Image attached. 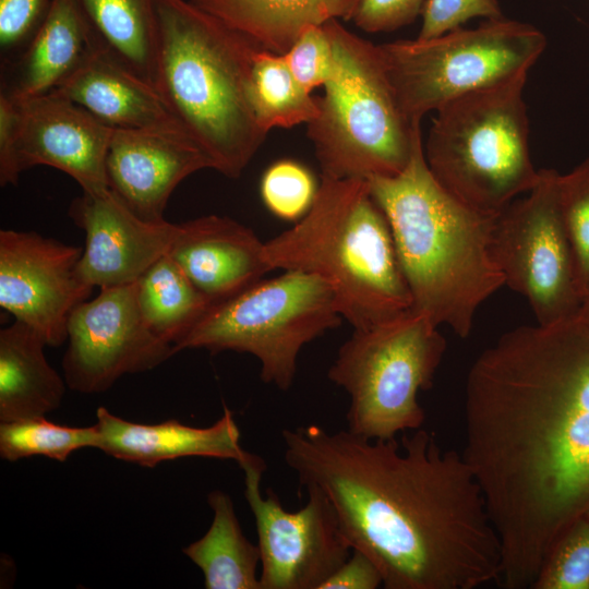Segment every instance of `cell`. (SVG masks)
I'll list each match as a JSON object with an SVG mask.
<instances>
[{
  "label": "cell",
  "instance_id": "obj_37",
  "mask_svg": "<svg viewBox=\"0 0 589 589\" xmlns=\"http://www.w3.org/2000/svg\"><path fill=\"white\" fill-rule=\"evenodd\" d=\"M380 586H383V577L375 563L363 552L353 549L320 589H376Z\"/></svg>",
  "mask_w": 589,
  "mask_h": 589
},
{
  "label": "cell",
  "instance_id": "obj_32",
  "mask_svg": "<svg viewBox=\"0 0 589 589\" xmlns=\"http://www.w3.org/2000/svg\"><path fill=\"white\" fill-rule=\"evenodd\" d=\"M284 57L294 77L311 93L325 87L338 72V60L324 24L308 27Z\"/></svg>",
  "mask_w": 589,
  "mask_h": 589
},
{
  "label": "cell",
  "instance_id": "obj_29",
  "mask_svg": "<svg viewBox=\"0 0 589 589\" xmlns=\"http://www.w3.org/2000/svg\"><path fill=\"white\" fill-rule=\"evenodd\" d=\"M530 589H589V513L553 542Z\"/></svg>",
  "mask_w": 589,
  "mask_h": 589
},
{
  "label": "cell",
  "instance_id": "obj_7",
  "mask_svg": "<svg viewBox=\"0 0 589 589\" xmlns=\"http://www.w3.org/2000/svg\"><path fill=\"white\" fill-rule=\"evenodd\" d=\"M528 74L457 97L436 110L423 152L437 182L466 205L500 214L537 183L524 99Z\"/></svg>",
  "mask_w": 589,
  "mask_h": 589
},
{
  "label": "cell",
  "instance_id": "obj_18",
  "mask_svg": "<svg viewBox=\"0 0 589 589\" xmlns=\"http://www.w3.org/2000/svg\"><path fill=\"white\" fill-rule=\"evenodd\" d=\"M177 225L167 254L213 303L273 271L265 259V242L230 217L206 215Z\"/></svg>",
  "mask_w": 589,
  "mask_h": 589
},
{
  "label": "cell",
  "instance_id": "obj_10",
  "mask_svg": "<svg viewBox=\"0 0 589 589\" xmlns=\"http://www.w3.org/2000/svg\"><path fill=\"white\" fill-rule=\"evenodd\" d=\"M545 46L534 26L502 17L380 49L399 107L414 124L457 97L528 74Z\"/></svg>",
  "mask_w": 589,
  "mask_h": 589
},
{
  "label": "cell",
  "instance_id": "obj_6",
  "mask_svg": "<svg viewBox=\"0 0 589 589\" xmlns=\"http://www.w3.org/2000/svg\"><path fill=\"white\" fill-rule=\"evenodd\" d=\"M338 60L336 77L317 98L308 123L322 177H392L409 163L420 123L402 113L380 45L347 29L338 19L324 23Z\"/></svg>",
  "mask_w": 589,
  "mask_h": 589
},
{
  "label": "cell",
  "instance_id": "obj_19",
  "mask_svg": "<svg viewBox=\"0 0 589 589\" xmlns=\"http://www.w3.org/2000/svg\"><path fill=\"white\" fill-rule=\"evenodd\" d=\"M97 447L117 459L153 468L182 457L232 459L240 464L248 456L240 444V430L226 406L211 426L196 428L171 419L160 423H137L111 413L96 411Z\"/></svg>",
  "mask_w": 589,
  "mask_h": 589
},
{
  "label": "cell",
  "instance_id": "obj_38",
  "mask_svg": "<svg viewBox=\"0 0 589 589\" xmlns=\"http://www.w3.org/2000/svg\"><path fill=\"white\" fill-rule=\"evenodd\" d=\"M575 320L589 327V291L582 298L580 309Z\"/></svg>",
  "mask_w": 589,
  "mask_h": 589
},
{
  "label": "cell",
  "instance_id": "obj_20",
  "mask_svg": "<svg viewBox=\"0 0 589 589\" xmlns=\"http://www.w3.org/2000/svg\"><path fill=\"white\" fill-rule=\"evenodd\" d=\"M99 50L79 0H52L25 48L2 63L0 93L21 101L53 92Z\"/></svg>",
  "mask_w": 589,
  "mask_h": 589
},
{
  "label": "cell",
  "instance_id": "obj_23",
  "mask_svg": "<svg viewBox=\"0 0 589 589\" xmlns=\"http://www.w3.org/2000/svg\"><path fill=\"white\" fill-rule=\"evenodd\" d=\"M260 49L285 55L310 26L349 19L356 0H190Z\"/></svg>",
  "mask_w": 589,
  "mask_h": 589
},
{
  "label": "cell",
  "instance_id": "obj_24",
  "mask_svg": "<svg viewBox=\"0 0 589 589\" xmlns=\"http://www.w3.org/2000/svg\"><path fill=\"white\" fill-rule=\"evenodd\" d=\"M207 503L213 510L208 530L182 552L202 570L207 589H261L260 549L244 536L231 497L213 490Z\"/></svg>",
  "mask_w": 589,
  "mask_h": 589
},
{
  "label": "cell",
  "instance_id": "obj_21",
  "mask_svg": "<svg viewBox=\"0 0 589 589\" xmlns=\"http://www.w3.org/2000/svg\"><path fill=\"white\" fill-rule=\"evenodd\" d=\"M53 92L112 128L187 134L153 84L101 50Z\"/></svg>",
  "mask_w": 589,
  "mask_h": 589
},
{
  "label": "cell",
  "instance_id": "obj_30",
  "mask_svg": "<svg viewBox=\"0 0 589 589\" xmlns=\"http://www.w3.org/2000/svg\"><path fill=\"white\" fill-rule=\"evenodd\" d=\"M560 208L572 245L578 285L589 291V158L558 176Z\"/></svg>",
  "mask_w": 589,
  "mask_h": 589
},
{
  "label": "cell",
  "instance_id": "obj_31",
  "mask_svg": "<svg viewBox=\"0 0 589 589\" xmlns=\"http://www.w3.org/2000/svg\"><path fill=\"white\" fill-rule=\"evenodd\" d=\"M317 188L310 171L293 160L274 163L264 172L261 195L275 216L286 220L301 219L311 208Z\"/></svg>",
  "mask_w": 589,
  "mask_h": 589
},
{
  "label": "cell",
  "instance_id": "obj_14",
  "mask_svg": "<svg viewBox=\"0 0 589 589\" xmlns=\"http://www.w3.org/2000/svg\"><path fill=\"white\" fill-rule=\"evenodd\" d=\"M82 252L34 231H0V306L47 346L68 339L72 311L93 291L77 274Z\"/></svg>",
  "mask_w": 589,
  "mask_h": 589
},
{
  "label": "cell",
  "instance_id": "obj_28",
  "mask_svg": "<svg viewBox=\"0 0 589 589\" xmlns=\"http://www.w3.org/2000/svg\"><path fill=\"white\" fill-rule=\"evenodd\" d=\"M98 438L95 424L68 426L45 417L5 421L0 424V456L11 462L33 456L63 462L79 449L96 448Z\"/></svg>",
  "mask_w": 589,
  "mask_h": 589
},
{
  "label": "cell",
  "instance_id": "obj_5",
  "mask_svg": "<svg viewBox=\"0 0 589 589\" xmlns=\"http://www.w3.org/2000/svg\"><path fill=\"white\" fill-rule=\"evenodd\" d=\"M264 254L272 269L301 271L326 281L353 329L412 309L388 220L368 180L322 177L309 212L265 242Z\"/></svg>",
  "mask_w": 589,
  "mask_h": 589
},
{
  "label": "cell",
  "instance_id": "obj_35",
  "mask_svg": "<svg viewBox=\"0 0 589 589\" xmlns=\"http://www.w3.org/2000/svg\"><path fill=\"white\" fill-rule=\"evenodd\" d=\"M426 0H356L348 20L366 33L392 32L411 23Z\"/></svg>",
  "mask_w": 589,
  "mask_h": 589
},
{
  "label": "cell",
  "instance_id": "obj_13",
  "mask_svg": "<svg viewBox=\"0 0 589 589\" xmlns=\"http://www.w3.org/2000/svg\"><path fill=\"white\" fill-rule=\"evenodd\" d=\"M67 340L63 377L83 394L104 393L121 376L149 371L175 354L145 323L134 283L100 288L80 303L69 317Z\"/></svg>",
  "mask_w": 589,
  "mask_h": 589
},
{
  "label": "cell",
  "instance_id": "obj_2",
  "mask_svg": "<svg viewBox=\"0 0 589 589\" xmlns=\"http://www.w3.org/2000/svg\"><path fill=\"white\" fill-rule=\"evenodd\" d=\"M285 461L330 502L352 550L386 589H474L498 582L502 546L483 492L461 453L417 429L398 442L283 431Z\"/></svg>",
  "mask_w": 589,
  "mask_h": 589
},
{
  "label": "cell",
  "instance_id": "obj_9",
  "mask_svg": "<svg viewBox=\"0 0 589 589\" xmlns=\"http://www.w3.org/2000/svg\"><path fill=\"white\" fill-rule=\"evenodd\" d=\"M446 340L428 315L409 310L368 328L353 329L327 377L350 397L348 431L388 440L425 420L418 401L432 386Z\"/></svg>",
  "mask_w": 589,
  "mask_h": 589
},
{
  "label": "cell",
  "instance_id": "obj_33",
  "mask_svg": "<svg viewBox=\"0 0 589 589\" xmlns=\"http://www.w3.org/2000/svg\"><path fill=\"white\" fill-rule=\"evenodd\" d=\"M52 0H0V51L2 63L15 58L28 44Z\"/></svg>",
  "mask_w": 589,
  "mask_h": 589
},
{
  "label": "cell",
  "instance_id": "obj_12",
  "mask_svg": "<svg viewBox=\"0 0 589 589\" xmlns=\"http://www.w3.org/2000/svg\"><path fill=\"white\" fill-rule=\"evenodd\" d=\"M239 466L255 519L261 589H320L352 551L330 502L310 484L305 505L288 512L272 490L262 495L266 465L260 456L249 453Z\"/></svg>",
  "mask_w": 589,
  "mask_h": 589
},
{
  "label": "cell",
  "instance_id": "obj_15",
  "mask_svg": "<svg viewBox=\"0 0 589 589\" xmlns=\"http://www.w3.org/2000/svg\"><path fill=\"white\" fill-rule=\"evenodd\" d=\"M68 213L85 232L77 274L91 288L135 283L168 252L178 227L167 220L140 218L109 189L83 192L72 201Z\"/></svg>",
  "mask_w": 589,
  "mask_h": 589
},
{
  "label": "cell",
  "instance_id": "obj_11",
  "mask_svg": "<svg viewBox=\"0 0 589 589\" xmlns=\"http://www.w3.org/2000/svg\"><path fill=\"white\" fill-rule=\"evenodd\" d=\"M560 173L539 170L536 185L497 216L494 255L505 284L525 296L538 324L575 320L582 302L575 259L563 221Z\"/></svg>",
  "mask_w": 589,
  "mask_h": 589
},
{
  "label": "cell",
  "instance_id": "obj_34",
  "mask_svg": "<svg viewBox=\"0 0 589 589\" xmlns=\"http://www.w3.org/2000/svg\"><path fill=\"white\" fill-rule=\"evenodd\" d=\"M418 39H431L460 28L473 17L502 19L497 0H426Z\"/></svg>",
  "mask_w": 589,
  "mask_h": 589
},
{
  "label": "cell",
  "instance_id": "obj_1",
  "mask_svg": "<svg viewBox=\"0 0 589 589\" xmlns=\"http://www.w3.org/2000/svg\"><path fill=\"white\" fill-rule=\"evenodd\" d=\"M461 452L502 546L497 585L531 588L557 537L589 513V327L520 326L472 363Z\"/></svg>",
  "mask_w": 589,
  "mask_h": 589
},
{
  "label": "cell",
  "instance_id": "obj_22",
  "mask_svg": "<svg viewBox=\"0 0 589 589\" xmlns=\"http://www.w3.org/2000/svg\"><path fill=\"white\" fill-rule=\"evenodd\" d=\"M43 337L14 320L0 330V421L46 417L57 410L68 386L48 363Z\"/></svg>",
  "mask_w": 589,
  "mask_h": 589
},
{
  "label": "cell",
  "instance_id": "obj_25",
  "mask_svg": "<svg viewBox=\"0 0 589 589\" xmlns=\"http://www.w3.org/2000/svg\"><path fill=\"white\" fill-rule=\"evenodd\" d=\"M79 2L100 50L154 85L158 40L156 0Z\"/></svg>",
  "mask_w": 589,
  "mask_h": 589
},
{
  "label": "cell",
  "instance_id": "obj_26",
  "mask_svg": "<svg viewBox=\"0 0 589 589\" xmlns=\"http://www.w3.org/2000/svg\"><path fill=\"white\" fill-rule=\"evenodd\" d=\"M134 284L145 323L172 349L213 304L167 253Z\"/></svg>",
  "mask_w": 589,
  "mask_h": 589
},
{
  "label": "cell",
  "instance_id": "obj_3",
  "mask_svg": "<svg viewBox=\"0 0 589 589\" xmlns=\"http://www.w3.org/2000/svg\"><path fill=\"white\" fill-rule=\"evenodd\" d=\"M368 183L388 220L412 310L466 338L479 305L505 285L493 248L498 214L466 205L437 182L421 131L400 173Z\"/></svg>",
  "mask_w": 589,
  "mask_h": 589
},
{
  "label": "cell",
  "instance_id": "obj_16",
  "mask_svg": "<svg viewBox=\"0 0 589 589\" xmlns=\"http://www.w3.org/2000/svg\"><path fill=\"white\" fill-rule=\"evenodd\" d=\"M17 106L20 172L44 165L69 175L83 192L109 189L105 163L112 127L56 92L17 101Z\"/></svg>",
  "mask_w": 589,
  "mask_h": 589
},
{
  "label": "cell",
  "instance_id": "obj_17",
  "mask_svg": "<svg viewBox=\"0 0 589 589\" xmlns=\"http://www.w3.org/2000/svg\"><path fill=\"white\" fill-rule=\"evenodd\" d=\"M108 188L136 216L165 220L177 185L190 175L212 169L205 153L184 133L113 128L106 155Z\"/></svg>",
  "mask_w": 589,
  "mask_h": 589
},
{
  "label": "cell",
  "instance_id": "obj_4",
  "mask_svg": "<svg viewBox=\"0 0 589 589\" xmlns=\"http://www.w3.org/2000/svg\"><path fill=\"white\" fill-rule=\"evenodd\" d=\"M156 12L154 85L212 169L237 179L267 135L249 99L260 48L190 0H156Z\"/></svg>",
  "mask_w": 589,
  "mask_h": 589
},
{
  "label": "cell",
  "instance_id": "obj_8",
  "mask_svg": "<svg viewBox=\"0 0 589 589\" xmlns=\"http://www.w3.org/2000/svg\"><path fill=\"white\" fill-rule=\"evenodd\" d=\"M341 313L329 285L314 274L285 271L261 279L240 292L213 303L173 346L226 350L254 356L261 378L288 390L297 373L301 349L340 325Z\"/></svg>",
  "mask_w": 589,
  "mask_h": 589
},
{
  "label": "cell",
  "instance_id": "obj_27",
  "mask_svg": "<svg viewBox=\"0 0 589 589\" xmlns=\"http://www.w3.org/2000/svg\"><path fill=\"white\" fill-rule=\"evenodd\" d=\"M249 99L265 133L274 128L308 124L318 112L317 97L294 77L284 55L264 49H257L253 57Z\"/></svg>",
  "mask_w": 589,
  "mask_h": 589
},
{
  "label": "cell",
  "instance_id": "obj_36",
  "mask_svg": "<svg viewBox=\"0 0 589 589\" xmlns=\"http://www.w3.org/2000/svg\"><path fill=\"white\" fill-rule=\"evenodd\" d=\"M19 129L17 101L0 93V184H16L21 172L16 164Z\"/></svg>",
  "mask_w": 589,
  "mask_h": 589
}]
</instances>
